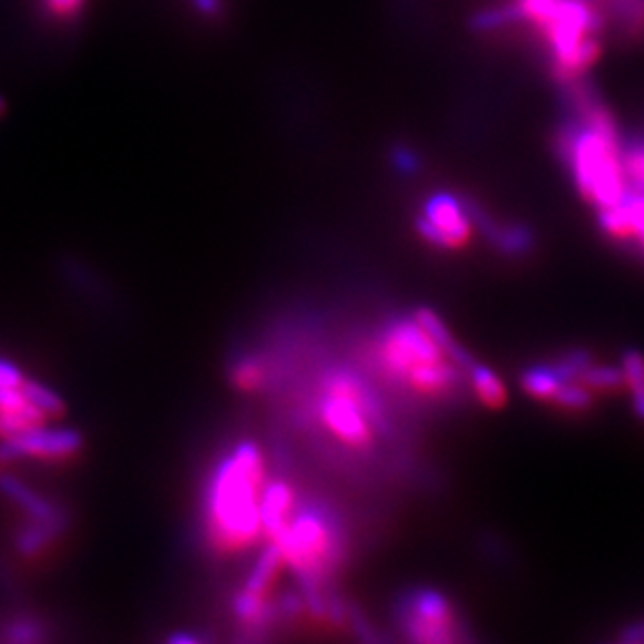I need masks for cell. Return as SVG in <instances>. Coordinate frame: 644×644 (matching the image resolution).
<instances>
[{
	"label": "cell",
	"mask_w": 644,
	"mask_h": 644,
	"mask_svg": "<svg viewBox=\"0 0 644 644\" xmlns=\"http://www.w3.org/2000/svg\"><path fill=\"white\" fill-rule=\"evenodd\" d=\"M518 7L549 42L559 80L574 82L596 61L601 18L586 0H520Z\"/></svg>",
	"instance_id": "3957f363"
},
{
	"label": "cell",
	"mask_w": 644,
	"mask_h": 644,
	"mask_svg": "<svg viewBox=\"0 0 644 644\" xmlns=\"http://www.w3.org/2000/svg\"><path fill=\"white\" fill-rule=\"evenodd\" d=\"M19 388H21V392L25 395V399L30 401V405L35 407L44 418L63 416L65 402L49 386H42V384L34 382V380H23Z\"/></svg>",
	"instance_id": "e0dca14e"
},
{
	"label": "cell",
	"mask_w": 644,
	"mask_h": 644,
	"mask_svg": "<svg viewBox=\"0 0 644 644\" xmlns=\"http://www.w3.org/2000/svg\"><path fill=\"white\" fill-rule=\"evenodd\" d=\"M47 9L57 18H75L84 4V0H44Z\"/></svg>",
	"instance_id": "83f0119b"
},
{
	"label": "cell",
	"mask_w": 644,
	"mask_h": 644,
	"mask_svg": "<svg viewBox=\"0 0 644 644\" xmlns=\"http://www.w3.org/2000/svg\"><path fill=\"white\" fill-rule=\"evenodd\" d=\"M234 378L243 388H255L257 384L262 382L263 369L255 361H244L243 366L236 369Z\"/></svg>",
	"instance_id": "4316f807"
},
{
	"label": "cell",
	"mask_w": 644,
	"mask_h": 644,
	"mask_svg": "<svg viewBox=\"0 0 644 644\" xmlns=\"http://www.w3.org/2000/svg\"><path fill=\"white\" fill-rule=\"evenodd\" d=\"M613 16L632 38L644 35V0H610Z\"/></svg>",
	"instance_id": "d6986e66"
},
{
	"label": "cell",
	"mask_w": 644,
	"mask_h": 644,
	"mask_svg": "<svg viewBox=\"0 0 644 644\" xmlns=\"http://www.w3.org/2000/svg\"><path fill=\"white\" fill-rule=\"evenodd\" d=\"M402 627L418 643H451L454 641L453 611L438 592H418L402 610Z\"/></svg>",
	"instance_id": "ba28073f"
},
{
	"label": "cell",
	"mask_w": 644,
	"mask_h": 644,
	"mask_svg": "<svg viewBox=\"0 0 644 644\" xmlns=\"http://www.w3.org/2000/svg\"><path fill=\"white\" fill-rule=\"evenodd\" d=\"M601 226L615 238L638 236L644 241V192L630 194L610 209H601Z\"/></svg>",
	"instance_id": "30bf717a"
},
{
	"label": "cell",
	"mask_w": 644,
	"mask_h": 644,
	"mask_svg": "<svg viewBox=\"0 0 644 644\" xmlns=\"http://www.w3.org/2000/svg\"><path fill=\"white\" fill-rule=\"evenodd\" d=\"M82 449V436L71 428H47L44 423L28 432L4 438L0 444V459L13 461L21 457L65 459Z\"/></svg>",
	"instance_id": "9c48e42d"
},
{
	"label": "cell",
	"mask_w": 644,
	"mask_h": 644,
	"mask_svg": "<svg viewBox=\"0 0 644 644\" xmlns=\"http://www.w3.org/2000/svg\"><path fill=\"white\" fill-rule=\"evenodd\" d=\"M392 159H395V165L401 170L402 174H413V172L418 170L419 161L411 149L397 146V151H395Z\"/></svg>",
	"instance_id": "f1b7e54d"
},
{
	"label": "cell",
	"mask_w": 644,
	"mask_h": 644,
	"mask_svg": "<svg viewBox=\"0 0 644 644\" xmlns=\"http://www.w3.org/2000/svg\"><path fill=\"white\" fill-rule=\"evenodd\" d=\"M515 21H522L518 2L515 4H507V7H499V9H490V11H482L478 18L473 19V28L487 32V30H497V28H503V25L515 23Z\"/></svg>",
	"instance_id": "7402d4cb"
},
{
	"label": "cell",
	"mask_w": 644,
	"mask_h": 644,
	"mask_svg": "<svg viewBox=\"0 0 644 644\" xmlns=\"http://www.w3.org/2000/svg\"><path fill=\"white\" fill-rule=\"evenodd\" d=\"M284 561L295 570L296 577L315 613H324L319 584L334 572L343 559V536L331 522L330 513L305 507L295 518L279 525L272 534Z\"/></svg>",
	"instance_id": "7a4b0ae2"
},
{
	"label": "cell",
	"mask_w": 644,
	"mask_h": 644,
	"mask_svg": "<svg viewBox=\"0 0 644 644\" xmlns=\"http://www.w3.org/2000/svg\"><path fill=\"white\" fill-rule=\"evenodd\" d=\"M563 382L565 380L559 376L555 367H536V369H530L528 374H523L522 378L523 390L536 399H544V401H553V397L558 395Z\"/></svg>",
	"instance_id": "2e32d148"
},
{
	"label": "cell",
	"mask_w": 644,
	"mask_h": 644,
	"mask_svg": "<svg viewBox=\"0 0 644 644\" xmlns=\"http://www.w3.org/2000/svg\"><path fill=\"white\" fill-rule=\"evenodd\" d=\"M295 494L284 482H274L262 492V528L272 536L288 520Z\"/></svg>",
	"instance_id": "8fae6325"
},
{
	"label": "cell",
	"mask_w": 644,
	"mask_h": 644,
	"mask_svg": "<svg viewBox=\"0 0 644 644\" xmlns=\"http://www.w3.org/2000/svg\"><path fill=\"white\" fill-rule=\"evenodd\" d=\"M170 643H198V638H194V636H186V634H175L170 638Z\"/></svg>",
	"instance_id": "d6a6232c"
},
{
	"label": "cell",
	"mask_w": 644,
	"mask_h": 644,
	"mask_svg": "<svg viewBox=\"0 0 644 644\" xmlns=\"http://www.w3.org/2000/svg\"><path fill=\"white\" fill-rule=\"evenodd\" d=\"M23 382V376L18 367L0 359V388H18Z\"/></svg>",
	"instance_id": "f546056e"
},
{
	"label": "cell",
	"mask_w": 644,
	"mask_h": 644,
	"mask_svg": "<svg viewBox=\"0 0 644 644\" xmlns=\"http://www.w3.org/2000/svg\"><path fill=\"white\" fill-rule=\"evenodd\" d=\"M418 232L430 244L457 248L470 241L471 217L468 207L453 194H435L418 219Z\"/></svg>",
	"instance_id": "52a82bcc"
},
{
	"label": "cell",
	"mask_w": 644,
	"mask_h": 644,
	"mask_svg": "<svg viewBox=\"0 0 644 644\" xmlns=\"http://www.w3.org/2000/svg\"><path fill=\"white\" fill-rule=\"evenodd\" d=\"M0 490L13 503H18L25 513H30L34 522L61 523L51 503L44 501V499H40L35 492H32L25 484H21L16 478H9V476L0 478Z\"/></svg>",
	"instance_id": "7c38bea8"
},
{
	"label": "cell",
	"mask_w": 644,
	"mask_h": 644,
	"mask_svg": "<svg viewBox=\"0 0 644 644\" xmlns=\"http://www.w3.org/2000/svg\"><path fill=\"white\" fill-rule=\"evenodd\" d=\"M284 563V558L279 553L278 546L272 542L262 553L259 561L255 563L253 572L248 575L246 582V591L257 592V594H265L269 589V584L274 582V577L278 574L279 565Z\"/></svg>",
	"instance_id": "9a60e30c"
},
{
	"label": "cell",
	"mask_w": 644,
	"mask_h": 644,
	"mask_svg": "<svg viewBox=\"0 0 644 644\" xmlns=\"http://www.w3.org/2000/svg\"><path fill=\"white\" fill-rule=\"evenodd\" d=\"M416 321H418L419 326L423 328V331L435 340L436 345L444 350V355H447L453 364H457L459 367H468V369H471V366H473V359H471L470 355L463 350L461 345H457V340L451 336V331H449V328L440 321V317H438L435 311H430V309H419L418 315H416Z\"/></svg>",
	"instance_id": "4fadbf2b"
},
{
	"label": "cell",
	"mask_w": 644,
	"mask_h": 644,
	"mask_svg": "<svg viewBox=\"0 0 644 644\" xmlns=\"http://www.w3.org/2000/svg\"><path fill=\"white\" fill-rule=\"evenodd\" d=\"M624 641L626 643H644V622L643 624L627 627L626 634H624Z\"/></svg>",
	"instance_id": "1f68e13d"
},
{
	"label": "cell",
	"mask_w": 644,
	"mask_h": 644,
	"mask_svg": "<svg viewBox=\"0 0 644 644\" xmlns=\"http://www.w3.org/2000/svg\"><path fill=\"white\" fill-rule=\"evenodd\" d=\"M471 384L478 399L490 409H501L507 402V390L503 382L484 366H471Z\"/></svg>",
	"instance_id": "5bb4252c"
},
{
	"label": "cell",
	"mask_w": 644,
	"mask_h": 644,
	"mask_svg": "<svg viewBox=\"0 0 644 644\" xmlns=\"http://www.w3.org/2000/svg\"><path fill=\"white\" fill-rule=\"evenodd\" d=\"M553 402L563 409H572V411H582L591 407V392L584 386H575V384L563 382L559 388L558 395L553 397Z\"/></svg>",
	"instance_id": "d4e9b609"
},
{
	"label": "cell",
	"mask_w": 644,
	"mask_h": 644,
	"mask_svg": "<svg viewBox=\"0 0 644 644\" xmlns=\"http://www.w3.org/2000/svg\"><path fill=\"white\" fill-rule=\"evenodd\" d=\"M38 525L30 528L19 536V551L25 555H35L49 540L59 532L61 523L35 522Z\"/></svg>",
	"instance_id": "603a6c76"
},
{
	"label": "cell",
	"mask_w": 644,
	"mask_h": 644,
	"mask_svg": "<svg viewBox=\"0 0 644 644\" xmlns=\"http://www.w3.org/2000/svg\"><path fill=\"white\" fill-rule=\"evenodd\" d=\"M324 395L319 413L331 435L357 449L369 447L371 423L384 426V418L380 402L366 384L349 371H336L326 378Z\"/></svg>",
	"instance_id": "8992f818"
},
{
	"label": "cell",
	"mask_w": 644,
	"mask_h": 644,
	"mask_svg": "<svg viewBox=\"0 0 644 644\" xmlns=\"http://www.w3.org/2000/svg\"><path fill=\"white\" fill-rule=\"evenodd\" d=\"M0 461H2V459H0Z\"/></svg>",
	"instance_id": "d590c367"
},
{
	"label": "cell",
	"mask_w": 644,
	"mask_h": 644,
	"mask_svg": "<svg viewBox=\"0 0 644 644\" xmlns=\"http://www.w3.org/2000/svg\"><path fill=\"white\" fill-rule=\"evenodd\" d=\"M386 374L426 397L449 395L457 384L451 359L418 321H397L382 334L378 350Z\"/></svg>",
	"instance_id": "277c9868"
},
{
	"label": "cell",
	"mask_w": 644,
	"mask_h": 644,
	"mask_svg": "<svg viewBox=\"0 0 644 644\" xmlns=\"http://www.w3.org/2000/svg\"><path fill=\"white\" fill-rule=\"evenodd\" d=\"M580 380L591 388H596V390H617L622 384L626 382L624 371H620V369L592 366L584 369Z\"/></svg>",
	"instance_id": "cb8c5ba5"
},
{
	"label": "cell",
	"mask_w": 644,
	"mask_h": 644,
	"mask_svg": "<svg viewBox=\"0 0 644 644\" xmlns=\"http://www.w3.org/2000/svg\"><path fill=\"white\" fill-rule=\"evenodd\" d=\"M262 453L241 442L222 461L211 482L209 513L215 540L226 549H243L262 532Z\"/></svg>",
	"instance_id": "6da1fadb"
},
{
	"label": "cell",
	"mask_w": 644,
	"mask_h": 644,
	"mask_svg": "<svg viewBox=\"0 0 644 644\" xmlns=\"http://www.w3.org/2000/svg\"><path fill=\"white\" fill-rule=\"evenodd\" d=\"M561 144L577 188L599 209L615 207L626 196V172L615 134L582 122L563 132Z\"/></svg>",
	"instance_id": "5b68a950"
},
{
	"label": "cell",
	"mask_w": 644,
	"mask_h": 644,
	"mask_svg": "<svg viewBox=\"0 0 644 644\" xmlns=\"http://www.w3.org/2000/svg\"><path fill=\"white\" fill-rule=\"evenodd\" d=\"M4 109H7V105H4V101H2V99H0V115H2V113H4Z\"/></svg>",
	"instance_id": "836d02e7"
},
{
	"label": "cell",
	"mask_w": 644,
	"mask_h": 644,
	"mask_svg": "<svg viewBox=\"0 0 644 644\" xmlns=\"http://www.w3.org/2000/svg\"><path fill=\"white\" fill-rule=\"evenodd\" d=\"M622 163H624L627 177L641 188V192H644V144L630 149L622 159Z\"/></svg>",
	"instance_id": "484cf974"
},
{
	"label": "cell",
	"mask_w": 644,
	"mask_h": 644,
	"mask_svg": "<svg viewBox=\"0 0 644 644\" xmlns=\"http://www.w3.org/2000/svg\"><path fill=\"white\" fill-rule=\"evenodd\" d=\"M234 610L244 624H253V626H259L267 617V605L263 601V594H257V592L244 591L236 599Z\"/></svg>",
	"instance_id": "44dd1931"
},
{
	"label": "cell",
	"mask_w": 644,
	"mask_h": 644,
	"mask_svg": "<svg viewBox=\"0 0 644 644\" xmlns=\"http://www.w3.org/2000/svg\"><path fill=\"white\" fill-rule=\"evenodd\" d=\"M44 421L47 418L32 405H28L19 411H0V436L11 438V436H18L21 432H28Z\"/></svg>",
	"instance_id": "ac0fdd59"
},
{
	"label": "cell",
	"mask_w": 644,
	"mask_h": 644,
	"mask_svg": "<svg viewBox=\"0 0 644 644\" xmlns=\"http://www.w3.org/2000/svg\"><path fill=\"white\" fill-rule=\"evenodd\" d=\"M624 380H626L632 397H634V411L638 418L644 419V357L636 350H630L624 357Z\"/></svg>",
	"instance_id": "ffe728a7"
},
{
	"label": "cell",
	"mask_w": 644,
	"mask_h": 644,
	"mask_svg": "<svg viewBox=\"0 0 644 644\" xmlns=\"http://www.w3.org/2000/svg\"><path fill=\"white\" fill-rule=\"evenodd\" d=\"M641 243H643V246H644V241H641Z\"/></svg>",
	"instance_id": "e575fe53"
},
{
	"label": "cell",
	"mask_w": 644,
	"mask_h": 644,
	"mask_svg": "<svg viewBox=\"0 0 644 644\" xmlns=\"http://www.w3.org/2000/svg\"><path fill=\"white\" fill-rule=\"evenodd\" d=\"M192 4L196 7V11L205 18H215L219 16L222 7H224V0H192Z\"/></svg>",
	"instance_id": "4dcf8cb0"
}]
</instances>
